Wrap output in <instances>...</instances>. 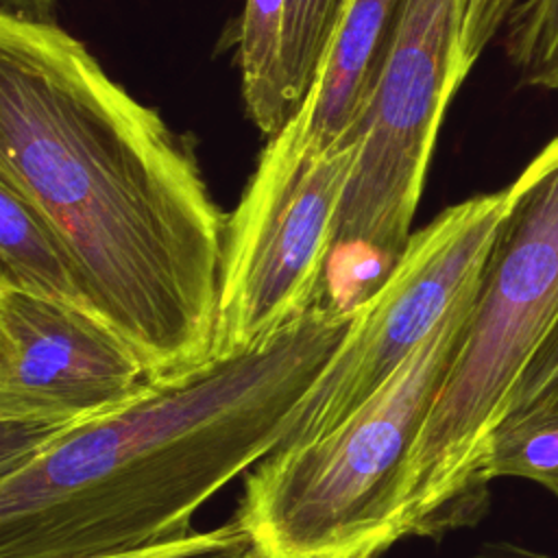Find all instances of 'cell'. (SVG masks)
I'll return each mask as SVG.
<instances>
[{"label": "cell", "mask_w": 558, "mask_h": 558, "mask_svg": "<svg viewBox=\"0 0 558 558\" xmlns=\"http://www.w3.org/2000/svg\"><path fill=\"white\" fill-rule=\"evenodd\" d=\"M0 177L72 248L153 381L214 357L227 216L192 144L52 17L0 13Z\"/></svg>", "instance_id": "1"}, {"label": "cell", "mask_w": 558, "mask_h": 558, "mask_svg": "<svg viewBox=\"0 0 558 558\" xmlns=\"http://www.w3.org/2000/svg\"><path fill=\"white\" fill-rule=\"evenodd\" d=\"M355 312L314 305L266 342L153 381L0 471V558H81L190 534L290 436Z\"/></svg>", "instance_id": "2"}, {"label": "cell", "mask_w": 558, "mask_h": 558, "mask_svg": "<svg viewBox=\"0 0 558 558\" xmlns=\"http://www.w3.org/2000/svg\"><path fill=\"white\" fill-rule=\"evenodd\" d=\"M556 325L558 137L508 185L469 316L410 456V536L440 538L484 517L488 438Z\"/></svg>", "instance_id": "3"}, {"label": "cell", "mask_w": 558, "mask_h": 558, "mask_svg": "<svg viewBox=\"0 0 558 558\" xmlns=\"http://www.w3.org/2000/svg\"><path fill=\"white\" fill-rule=\"evenodd\" d=\"M475 288L347 418L312 440L281 445L246 473L233 519L253 558H381L410 536V456Z\"/></svg>", "instance_id": "4"}, {"label": "cell", "mask_w": 558, "mask_h": 558, "mask_svg": "<svg viewBox=\"0 0 558 558\" xmlns=\"http://www.w3.org/2000/svg\"><path fill=\"white\" fill-rule=\"evenodd\" d=\"M514 0H399L355 131L360 142L316 305L355 312L412 235L442 116Z\"/></svg>", "instance_id": "5"}, {"label": "cell", "mask_w": 558, "mask_h": 558, "mask_svg": "<svg viewBox=\"0 0 558 558\" xmlns=\"http://www.w3.org/2000/svg\"><path fill=\"white\" fill-rule=\"evenodd\" d=\"M303 102L266 140L227 216L214 355L257 347L312 310L360 142L320 148Z\"/></svg>", "instance_id": "6"}, {"label": "cell", "mask_w": 558, "mask_h": 558, "mask_svg": "<svg viewBox=\"0 0 558 558\" xmlns=\"http://www.w3.org/2000/svg\"><path fill=\"white\" fill-rule=\"evenodd\" d=\"M506 203L508 187L477 194L412 231L388 279L357 307L283 445L312 440L347 418L440 325L477 283Z\"/></svg>", "instance_id": "7"}, {"label": "cell", "mask_w": 558, "mask_h": 558, "mask_svg": "<svg viewBox=\"0 0 558 558\" xmlns=\"http://www.w3.org/2000/svg\"><path fill=\"white\" fill-rule=\"evenodd\" d=\"M150 384L140 355L96 314L0 288V423L59 434Z\"/></svg>", "instance_id": "8"}, {"label": "cell", "mask_w": 558, "mask_h": 558, "mask_svg": "<svg viewBox=\"0 0 558 558\" xmlns=\"http://www.w3.org/2000/svg\"><path fill=\"white\" fill-rule=\"evenodd\" d=\"M399 0H351L327 52L320 78L303 102L320 148L355 140Z\"/></svg>", "instance_id": "9"}, {"label": "cell", "mask_w": 558, "mask_h": 558, "mask_svg": "<svg viewBox=\"0 0 558 558\" xmlns=\"http://www.w3.org/2000/svg\"><path fill=\"white\" fill-rule=\"evenodd\" d=\"M0 288L20 290L92 314L81 266L44 209L0 177Z\"/></svg>", "instance_id": "10"}, {"label": "cell", "mask_w": 558, "mask_h": 558, "mask_svg": "<svg viewBox=\"0 0 558 558\" xmlns=\"http://www.w3.org/2000/svg\"><path fill=\"white\" fill-rule=\"evenodd\" d=\"M288 0H244L238 33V65L248 120L266 137L294 116L283 74Z\"/></svg>", "instance_id": "11"}, {"label": "cell", "mask_w": 558, "mask_h": 558, "mask_svg": "<svg viewBox=\"0 0 558 558\" xmlns=\"http://www.w3.org/2000/svg\"><path fill=\"white\" fill-rule=\"evenodd\" d=\"M351 0H288L283 28V74L292 111L320 78L327 52Z\"/></svg>", "instance_id": "12"}, {"label": "cell", "mask_w": 558, "mask_h": 558, "mask_svg": "<svg viewBox=\"0 0 558 558\" xmlns=\"http://www.w3.org/2000/svg\"><path fill=\"white\" fill-rule=\"evenodd\" d=\"M484 477H521L558 495V418L497 427L486 445Z\"/></svg>", "instance_id": "13"}, {"label": "cell", "mask_w": 558, "mask_h": 558, "mask_svg": "<svg viewBox=\"0 0 558 558\" xmlns=\"http://www.w3.org/2000/svg\"><path fill=\"white\" fill-rule=\"evenodd\" d=\"M506 48L527 85L558 92V0H527L514 9Z\"/></svg>", "instance_id": "14"}, {"label": "cell", "mask_w": 558, "mask_h": 558, "mask_svg": "<svg viewBox=\"0 0 558 558\" xmlns=\"http://www.w3.org/2000/svg\"><path fill=\"white\" fill-rule=\"evenodd\" d=\"M547 418H558V325L547 336L541 351L534 355L512 390L497 427H512Z\"/></svg>", "instance_id": "15"}, {"label": "cell", "mask_w": 558, "mask_h": 558, "mask_svg": "<svg viewBox=\"0 0 558 558\" xmlns=\"http://www.w3.org/2000/svg\"><path fill=\"white\" fill-rule=\"evenodd\" d=\"M248 547L244 532L231 519L229 523H222L214 530L203 532H190L185 536L168 538L161 543L129 547V549H111L100 554H89L81 558H198L216 551H229V549H244Z\"/></svg>", "instance_id": "16"}, {"label": "cell", "mask_w": 558, "mask_h": 558, "mask_svg": "<svg viewBox=\"0 0 558 558\" xmlns=\"http://www.w3.org/2000/svg\"><path fill=\"white\" fill-rule=\"evenodd\" d=\"M198 558H253L251 549H229V551H216V554H207V556H198Z\"/></svg>", "instance_id": "17"}]
</instances>
